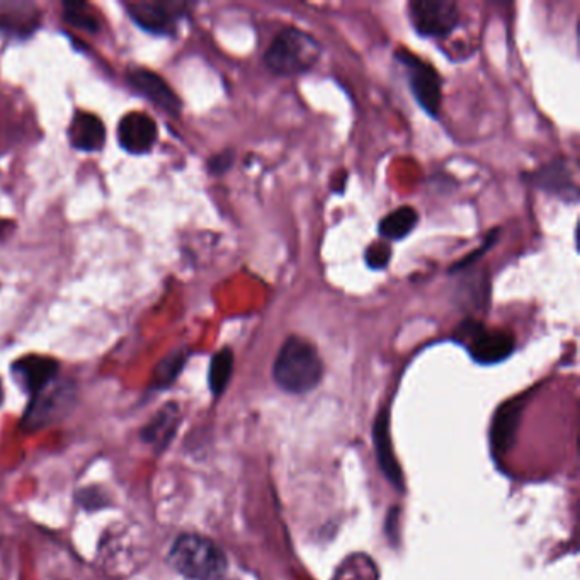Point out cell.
I'll use <instances>...</instances> for the list:
<instances>
[{
	"label": "cell",
	"instance_id": "cell-19",
	"mask_svg": "<svg viewBox=\"0 0 580 580\" xmlns=\"http://www.w3.org/2000/svg\"><path fill=\"white\" fill-rule=\"evenodd\" d=\"M186 361H188V353L186 351H174V353L169 354L155 368L152 385L155 388L169 387L172 381L176 380L179 373H181Z\"/></svg>",
	"mask_w": 580,
	"mask_h": 580
},
{
	"label": "cell",
	"instance_id": "cell-11",
	"mask_svg": "<svg viewBox=\"0 0 580 580\" xmlns=\"http://www.w3.org/2000/svg\"><path fill=\"white\" fill-rule=\"evenodd\" d=\"M128 82L133 89L142 92L143 96L167 113L177 114L181 111V101L176 96V92L172 91L171 87L167 86V82L154 72L145 69L131 70L128 74Z\"/></svg>",
	"mask_w": 580,
	"mask_h": 580
},
{
	"label": "cell",
	"instance_id": "cell-13",
	"mask_svg": "<svg viewBox=\"0 0 580 580\" xmlns=\"http://www.w3.org/2000/svg\"><path fill=\"white\" fill-rule=\"evenodd\" d=\"M181 421V410L177 404H167L155 414L154 419L143 427L142 439L162 451L171 443Z\"/></svg>",
	"mask_w": 580,
	"mask_h": 580
},
{
	"label": "cell",
	"instance_id": "cell-23",
	"mask_svg": "<svg viewBox=\"0 0 580 580\" xmlns=\"http://www.w3.org/2000/svg\"><path fill=\"white\" fill-rule=\"evenodd\" d=\"M234 162V152H232V150H225V152H220V154L215 155V157L208 162V169H210L211 174L222 176V174H225V172L232 169Z\"/></svg>",
	"mask_w": 580,
	"mask_h": 580
},
{
	"label": "cell",
	"instance_id": "cell-12",
	"mask_svg": "<svg viewBox=\"0 0 580 580\" xmlns=\"http://www.w3.org/2000/svg\"><path fill=\"white\" fill-rule=\"evenodd\" d=\"M521 410H523L521 400H509L497 410V416L490 431V441H492L495 455H504L511 448L516 431H518Z\"/></svg>",
	"mask_w": 580,
	"mask_h": 580
},
{
	"label": "cell",
	"instance_id": "cell-2",
	"mask_svg": "<svg viewBox=\"0 0 580 580\" xmlns=\"http://www.w3.org/2000/svg\"><path fill=\"white\" fill-rule=\"evenodd\" d=\"M167 562L179 574L193 580L220 579L227 570L222 548L200 535H181L174 541Z\"/></svg>",
	"mask_w": 580,
	"mask_h": 580
},
{
	"label": "cell",
	"instance_id": "cell-16",
	"mask_svg": "<svg viewBox=\"0 0 580 580\" xmlns=\"http://www.w3.org/2000/svg\"><path fill=\"white\" fill-rule=\"evenodd\" d=\"M538 188L543 189L546 193H553L560 196L562 200H577V188H575L572 177H570L569 167L563 162H550V164L541 167L533 177Z\"/></svg>",
	"mask_w": 580,
	"mask_h": 580
},
{
	"label": "cell",
	"instance_id": "cell-21",
	"mask_svg": "<svg viewBox=\"0 0 580 580\" xmlns=\"http://www.w3.org/2000/svg\"><path fill=\"white\" fill-rule=\"evenodd\" d=\"M390 259H392V247L385 242H375L364 251V261L368 264V268L375 271L387 268Z\"/></svg>",
	"mask_w": 580,
	"mask_h": 580
},
{
	"label": "cell",
	"instance_id": "cell-18",
	"mask_svg": "<svg viewBox=\"0 0 580 580\" xmlns=\"http://www.w3.org/2000/svg\"><path fill=\"white\" fill-rule=\"evenodd\" d=\"M232 371H234V353L225 347L213 356L210 364V388L217 397L225 392L228 381L232 378Z\"/></svg>",
	"mask_w": 580,
	"mask_h": 580
},
{
	"label": "cell",
	"instance_id": "cell-8",
	"mask_svg": "<svg viewBox=\"0 0 580 580\" xmlns=\"http://www.w3.org/2000/svg\"><path fill=\"white\" fill-rule=\"evenodd\" d=\"M72 402V388L58 387L53 392H43L35 395L31 399V405L24 416L23 427L26 431H35L41 426L52 424L57 419L58 414H63L65 409Z\"/></svg>",
	"mask_w": 580,
	"mask_h": 580
},
{
	"label": "cell",
	"instance_id": "cell-1",
	"mask_svg": "<svg viewBox=\"0 0 580 580\" xmlns=\"http://www.w3.org/2000/svg\"><path fill=\"white\" fill-rule=\"evenodd\" d=\"M274 381L288 393L312 392L324 376V363L317 347L303 337H290L274 361Z\"/></svg>",
	"mask_w": 580,
	"mask_h": 580
},
{
	"label": "cell",
	"instance_id": "cell-4",
	"mask_svg": "<svg viewBox=\"0 0 580 580\" xmlns=\"http://www.w3.org/2000/svg\"><path fill=\"white\" fill-rule=\"evenodd\" d=\"M456 341L467 347L478 364H497L511 356L514 337L504 330H490L480 320H463L455 332Z\"/></svg>",
	"mask_w": 580,
	"mask_h": 580
},
{
	"label": "cell",
	"instance_id": "cell-14",
	"mask_svg": "<svg viewBox=\"0 0 580 580\" xmlns=\"http://www.w3.org/2000/svg\"><path fill=\"white\" fill-rule=\"evenodd\" d=\"M375 446L381 470H383V473L387 475L388 480H390L395 487L402 489L404 477H402V470H400L399 461H397L395 453H393L392 439H390V431H388L387 410H381L380 416L376 419Z\"/></svg>",
	"mask_w": 580,
	"mask_h": 580
},
{
	"label": "cell",
	"instance_id": "cell-7",
	"mask_svg": "<svg viewBox=\"0 0 580 580\" xmlns=\"http://www.w3.org/2000/svg\"><path fill=\"white\" fill-rule=\"evenodd\" d=\"M126 7L131 19L154 35H172L188 9L182 2H135Z\"/></svg>",
	"mask_w": 580,
	"mask_h": 580
},
{
	"label": "cell",
	"instance_id": "cell-9",
	"mask_svg": "<svg viewBox=\"0 0 580 580\" xmlns=\"http://www.w3.org/2000/svg\"><path fill=\"white\" fill-rule=\"evenodd\" d=\"M12 373L19 385L31 397H35L52 385L58 373V363L55 359L45 358V356H26L14 363Z\"/></svg>",
	"mask_w": 580,
	"mask_h": 580
},
{
	"label": "cell",
	"instance_id": "cell-15",
	"mask_svg": "<svg viewBox=\"0 0 580 580\" xmlns=\"http://www.w3.org/2000/svg\"><path fill=\"white\" fill-rule=\"evenodd\" d=\"M69 135L72 145L84 152L101 150L106 142V128L103 121L89 113H79L75 116Z\"/></svg>",
	"mask_w": 580,
	"mask_h": 580
},
{
	"label": "cell",
	"instance_id": "cell-10",
	"mask_svg": "<svg viewBox=\"0 0 580 580\" xmlns=\"http://www.w3.org/2000/svg\"><path fill=\"white\" fill-rule=\"evenodd\" d=\"M118 140L121 147L130 154H145L154 147L157 140V125L147 114L133 113L126 114L121 120L118 128Z\"/></svg>",
	"mask_w": 580,
	"mask_h": 580
},
{
	"label": "cell",
	"instance_id": "cell-20",
	"mask_svg": "<svg viewBox=\"0 0 580 580\" xmlns=\"http://www.w3.org/2000/svg\"><path fill=\"white\" fill-rule=\"evenodd\" d=\"M65 19L72 26L86 29V31H91V33H96L97 29H99V23H97L94 12H91V9L86 4H77V2L65 4Z\"/></svg>",
	"mask_w": 580,
	"mask_h": 580
},
{
	"label": "cell",
	"instance_id": "cell-3",
	"mask_svg": "<svg viewBox=\"0 0 580 580\" xmlns=\"http://www.w3.org/2000/svg\"><path fill=\"white\" fill-rule=\"evenodd\" d=\"M320 53V45L312 35L302 29L285 28L264 53V63L274 74H307L319 62Z\"/></svg>",
	"mask_w": 580,
	"mask_h": 580
},
{
	"label": "cell",
	"instance_id": "cell-17",
	"mask_svg": "<svg viewBox=\"0 0 580 580\" xmlns=\"http://www.w3.org/2000/svg\"><path fill=\"white\" fill-rule=\"evenodd\" d=\"M419 215L412 206H402L399 210L388 213L380 222V235L383 239L402 240L416 228Z\"/></svg>",
	"mask_w": 580,
	"mask_h": 580
},
{
	"label": "cell",
	"instance_id": "cell-22",
	"mask_svg": "<svg viewBox=\"0 0 580 580\" xmlns=\"http://www.w3.org/2000/svg\"><path fill=\"white\" fill-rule=\"evenodd\" d=\"M497 237H499V230H492V232L489 234V237H487V240H485L484 247H480L478 251L472 252V254L465 257L463 261L456 262L455 266L450 269V274H456L458 271H463V269L470 268L473 262L477 261L478 257L487 254V251H489L490 247L495 244Z\"/></svg>",
	"mask_w": 580,
	"mask_h": 580
},
{
	"label": "cell",
	"instance_id": "cell-5",
	"mask_svg": "<svg viewBox=\"0 0 580 580\" xmlns=\"http://www.w3.org/2000/svg\"><path fill=\"white\" fill-rule=\"evenodd\" d=\"M395 57L407 70L409 86L419 106L427 114L438 118L441 104H443V86H441V77L436 69L433 65L424 62L422 58L405 52V50L404 52L399 50L395 53Z\"/></svg>",
	"mask_w": 580,
	"mask_h": 580
},
{
	"label": "cell",
	"instance_id": "cell-6",
	"mask_svg": "<svg viewBox=\"0 0 580 580\" xmlns=\"http://www.w3.org/2000/svg\"><path fill=\"white\" fill-rule=\"evenodd\" d=\"M409 16L419 35L441 40L455 31L460 9L453 0H412Z\"/></svg>",
	"mask_w": 580,
	"mask_h": 580
}]
</instances>
